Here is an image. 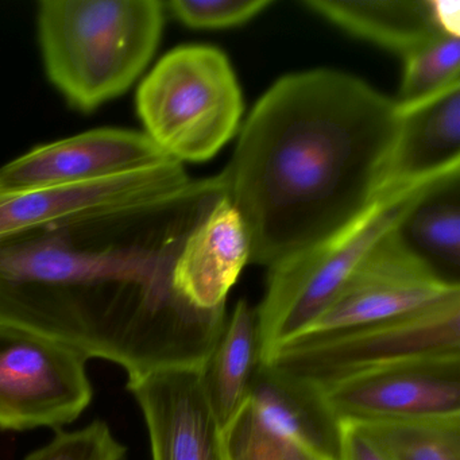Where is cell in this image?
<instances>
[{"instance_id": "cell-18", "label": "cell", "mask_w": 460, "mask_h": 460, "mask_svg": "<svg viewBox=\"0 0 460 460\" xmlns=\"http://www.w3.org/2000/svg\"><path fill=\"white\" fill-rule=\"evenodd\" d=\"M397 234L440 279L460 285V171L438 179L402 217Z\"/></svg>"}, {"instance_id": "cell-5", "label": "cell", "mask_w": 460, "mask_h": 460, "mask_svg": "<svg viewBox=\"0 0 460 460\" xmlns=\"http://www.w3.org/2000/svg\"><path fill=\"white\" fill-rule=\"evenodd\" d=\"M145 134L177 163L214 157L239 128L243 102L225 53L181 47L164 56L137 93Z\"/></svg>"}, {"instance_id": "cell-2", "label": "cell", "mask_w": 460, "mask_h": 460, "mask_svg": "<svg viewBox=\"0 0 460 460\" xmlns=\"http://www.w3.org/2000/svg\"><path fill=\"white\" fill-rule=\"evenodd\" d=\"M400 106L357 77L314 69L258 102L217 174L269 269L354 222L386 190Z\"/></svg>"}, {"instance_id": "cell-8", "label": "cell", "mask_w": 460, "mask_h": 460, "mask_svg": "<svg viewBox=\"0 0 460 460\" xmlns=\"http://www.w3.org/2000/svg\"><path fill=\"white\" fill-rule=\"evenodd\" d=\"M87 360L60 341L0 323V429L76 421L93 397Z\"/></svg>"}, {"instance_id": "cell-21", "label": "cell", "mask_w": 460, "mask_h": 460, "mask_svg": "<svg viewBox=\"0 0 460 460\" xmlns=\"http://www.w3.org/2000/svg\"><path fill=\"white\" fill-rule=\"evenodd\" d=\"M126 454L128 447L115 438L110 425L93 420L80 429L61 430L25 460H123Z\"/></svg>"}, {"instance_id": "cell-7", "label": "cell", "mask_w": 460, "mask_h": 460, "mask_svg": "<svg viewBox=\"0 0 460 460\" xmlns=\"http://www.w3.org/2000/svg\"><path fill=\"white\" fill-rule=\"evenodd\" d=\"M225 438L230 460H339L343 424L322 389L262 363Z\"/></svg>"}, {"instance_id": "cell-3", "label": "cell", "mask_w": 460, "mask_h": 460, "mask_svg": "<svg viewBox=\"0 0 460 460\" xmlns=\"http://www.w3.org/2000/svg\"><path fill=\"white\" fill-rule=\"evenodd\" d=\"M164 7L158 0H44L39 37L50 82L82 111L123 95L155 56Z\"/></svg>"}, {"instance_id": "cell-6", "label": "cell", "mask_w": 460, "mask_h": 460, "mask_svg": "<svg viewBox=\"0 0 460 460\" xmlns=\"http://www.w3.org/2000/svg\"><path fill=\"white\" fill-rule=\"evenodd\" d=\"M443 355H460V300L387 322L293 339L266 363L324 392L378 368Z\"/></svg>"}, {"instance_id": "cell-12", "label": "cell", "mask_w": 460, "mask_h": 460, "mask_svg": "<svg viewBox=\"0 0 460 460\" xmlns=\"http://www.w3.org/2000/svg\"><path fill=\"white\" fill-rule=\"evenodd\" d=\"M172 160L145 133L99 128L42 145L2 166L0 192L96 181Z\"/></svg>"}, {"instance_id": "cell-22", "label": "cell", "mask_w": 460, "mask_h": 460, "mask_svg": "<svg viewBox=\"0 0 460 460\" xmlns=\"http://www.w3.org/2000/svg\"><path fill=\"white\" fill-rule=\"evenodd\" d=\"M271 4V0H172L166 6L190 28L226 29L243 25Z\"/></svg>"}, {"instance_id": "cell-10", "label": "cell", "mask_w": 460, "mask_h": 460, "mask_svg": "<svg viewBox=\"0 0 460 460\" xmlns=\"http://www.w3.org/2000/svg\"><path fill=\"white\" fill-rule=\"evenodd\" d=\"M195 181L172 160L96 181L0 192V242L47 226L158 206L184 195Z\"/></svg>"}, {"instance_id": "cell-17", "label": "cell", "mask_w": 460, "mask_h": 460, "mask_svg": "<svg viewBox=\"0 0 460 460\" xmlns=\"http://www.w3.org/2000/svg\"><path fill=\"white\" fill-rule=\"evenodd\" d=\"M303 4L354 36L402 56L446 34L432 0H306Z\"/></svg>"}, {"instance_id": "cell-24", "label": "cell", "mask_w": 460, "mask_h": 460, "mask_svg": "<svg viewBox=\"0 0 460 460\" xmlns=\"http://www.w3.org/2000/svg\"><path fill=\"white\" fill-rule=\"evenodd\" d=\"M432 4L441 31L460 39L459 0H432Z\"/></svg>"}, {"instance_id": "cell-20", "label": "cell", "mask_w": 460, "mask_h": 460, "mask_svg": "<svg viewBox=\"0 0 460 460\" xmlns=\"http://www.w3.org/2000/svg\"><path fill=\"white\" fill-rule=\"evenodd\" d=\"M402 82L395 103L408 107L460 84L459 37H436L403 56Z\"/></svg>"}, {"instance_id": "cell-4", "label": "cell", "mask_w": 460, "mask_h": 460, "mask_svg": "<svg viewBox=\"0 0 460 460\" xmlns=\"http://www.w3.org/2000/svg\"><path fill=\"white\" fill-rule=\"evenodd\" d=\"M446 174L390 185L354 222L269 269L265 296L255 308L263 363L327 311L363 258L398 227L409 209Z\"/></svg>"}, {"instance_id": "cell-19", "label": "cell", "mask_w": 460, "mask_h": 460, "mask_svg": "<svg viewBox=\"0 0 460 460\" xmlns=\"http://www.w3.org/2000/svg\"><path fill=\"white\" fill-rule=\"evenodd\" d=\"M357 425L392 460H460V417Z\"/></svg>"}, {"instance_id": "cell-1", "label": "cell", "mask_w": 460, "mask_h": 460, "mask_svg": "<svg viewBox=\"0 0 460 460\" xmlns=\"http://www.w3.org/2000/svg\"><path fill=\"white\" fill-rule=\"evenodd\" d=\"M223 195L219 177L196 180L158 206L0 242V323L122 366L128 378L203 367L227 314L181 297L173 266L188 234Z\"/></svg>"}, {"instance_id": "cell-16", "label": "cell", "mask_w": 460, "mask_h": 460, "mask_svg": "<svg viewBox=\"0 0 460 460\" xmlns=\"http://www.w3.org/2000/svg\"><path fill=\"white\" fill-rule=\"evenodd\" d=\"M263 363L257 309L239 300L219 341L200 368L209 408L226 429L247 402Z\"/></svg>"}, {"instance_id": "cell-23", "label": "cell", "mask_w": 460, "mask_h": 460, "mask_svg": "<svg viewBox=\"0 0 460 460\" xmlns=\"http://www.w3.org/2000/svg\"><path fill=\"white\" fill-rule=\"evenodd\" d=\"M339 460H392L378 444L357 424H343L341 459Z\"/></svg>"}, {"instance_id": "cell-11", "label": "cell", "mask_w": 460, "mask_h": 460, "mask_svg": "<svg viewBox=\"0 0 460 460\" xmlns=\"http://www.w3.org/2000/svg\"><path fill=\"white\" fill-rule=\"evenodd\" d=\"M341 424L459 419L460 355L406 360L324 390Z\"/></svg>"}, {"instance_id": "cell-13", "label": "cell", "mask_w": 460, "mask_h": 460, "mask_svg": "<svg viewBox=\"0 0 460 460\" xmlns=\"http://www.w3.org/2000/svg\"><path fill=\"white\" fill-rule=\"evenodd\" d=\"M128 389L144 413L153 460H230L201 385L200 368L130 376Z\"/></svg>"}, {"instance_id": "cell-15", "label": "cell", "mask_w": 460, "mask_h": 460, "mask_svg": "<svg viewBox=\"0 0 460 460\" xmlns=\"http://www.w3.org/2000/svg\"><path fill=\"white\" fill-rule=\"evenodd\" d=\"M400 110L386 188L460 171V84Z\"/></svg>"}, {"instance_id": "cell-14", "label": "cell", "mask_w": 460, "mask_h": 460, "mask_svg": "<svg viewBox=\"0 0 460 460\" xmlns=\"http://www.w3.org/2000/svg\"><path fill=\"white\" fill-rule=\"evenodd\" d=\"M249 262L243 220L223 195L185 238L174 261V289L203 311L226 308L228 292Z\"/></svg>"}, {"instance_id": "cell-9", "label": "cell", "mask_w": 460, "mask_h": 460, "mask_svg": "<svg viewBox=\"0 0 460 460\" xmlns=\"http://www.w3.org/2000/svg\"><path fill=\"white\" fill-rule=\"evenodd\" d=\"M454 300H460V285L428 268L395 228L363 258L327 311L295 339L387 322Z\"/></svg>"}]
</instances>
